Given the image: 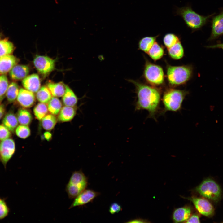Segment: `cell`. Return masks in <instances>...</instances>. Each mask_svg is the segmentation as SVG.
<instances>
[{
    "label": "cell",
    "instance_id": "6da1fadb",
    "mask_svg": "<svg viewBox=\"0 0 223 223\" xmlns=\"http://www.w3.org/2000/svg\"><path fill=\"white\" fill-rule=\"evenodd\" d=\"M135 87L136 100L135 104V111L146 110L148 112V118L156 120V115L160 109L161 94L156 88L143 84L138 81L129 79Z\"/></svg>",
    "mask_w": 223,
    "mask_h": 223
},
{
    "label": "cell",
    "instance_id": "7a4b0ae2",
    "mask_svg": "<svg viewBox=\"0 0 223 223\" xmlns=\"http://www.w3.org/2000/svg\"><path fill=\"white\" fill-rule=\"evenodd\" d=\"M176 14L181 16L188 27L192 32L200 29L215 14L207 16L201 15L195 11L190 5L176 8Z\"/></svg>",
    "mask_w": 223,
    "mask_h": 223
},
{
    "label": "cell",
    "instance_id": "3957f363",
    "mask_svg": "<svg viewBox=\"0 0 223 223\" xmlns=\"http://www.w3.org/2000/svg\"><path fill=\"white\" fill-rule=\"evenodd\" d=\"M187 93L186 91L176 89L167 90L164 92L162 99L164 107L160 114H164L167 111L177 112L180 111Z\"/></svg>",
    "mask_w": 223,
    "mask_h": 223
},
{
    "label": "cell",
    "instance_id": "277c9868",
    "mask_svg": "<svg viewBox=\"0 0 223 223\" xmlns=\"http://www.w3.org/2000/svg\"><path fill=\"white\" fill-rule=\"evenodd\" d=\"M192 72V67L189 65H169L167 70L168 80L169 84L173 86L183 85L190 79Z\"/></svg>",
    "mask_w": 223,
    "mask_h": 223
},
{
    "label": "cell",
    "instance_id": "5b68a950",
    "mask_svg": "<svg viewBox=\"0 0 223 223\" xmlns=\"http://www.w3.org/2000/svg\"><path fill=\"white\" fill-rule=\"evenodd\" d=\"M203 197L215 202L221 199L222 193L219 185L213 180L208 178L204 180L196 189Z\"/></svg>",
    "mask_w": 223,
    "mask_h": 223
},
{
    "label": "cell",
    "instance_id": "8992f818",
    "mask_svg": "<svg viewBox=\"0 0 223 223\" xmlns=\"http://www.w3.org/2000/svg\"><path fill=\"white\" fill-rule=\"evenodd\" d=\"M88 184V179L81 170L73 172L66 190L70 195L77 196L85 189Z\"/></svg>",
    "mask_w": 223,
    "mask_h": 223
},
{
    "label": "cell",
    "instance_id": "52a82bcc",
    "mask_svg": "<svg viewBox=\"0 0 223 223\" xmlns=\"http://www.w3.org/2000/svg\"><path fill=\"white\" fill-rule=\"evenodd\" d=\"M144 76L146 81L154 86L162 84L164 81V74L161 67L146 61L144 71Z\"/></svg>",
    "mask_w": 223,
    "mask_h": 223
},
{
    "label": "cell",
    "instance_id": "ba28073f",
    "mask_svg": "<svg viewBox=\"0 0 223 223\" xmlns=\"http://www.w3.org/2000/svg\"><path fill=\"white\" fill-rule=\"evenodd\" d=\"M55 60L47 56L37 55L34 59L33 64L40 74L45 75L55 68Z\"/></svg>",
    "mask_w": 223,
    "mask_h": 223
},
{
    "label": "cell",
    "instance_id": "9c48e42d",
    "mask_svg": "<svg viewBox=\"0 0 223 223\" xmlns=\"http://www.w3.org/2000/svg\"><path fill=\"white\" fill-rule=\"evenodd\" d=\"M15 151L14 140L10 138L0 142V160L6 168L7 162L12 158Z\"/></svg>",
    "mask_w": 223,
    "mask_h": 223
},
{
    "label": "cell",
    "instance_id": "30bf717a",
    "mask_svg": "<svg viewBox=\"0 0 223 223\" xmlns=\"http://www.w3.org/2000/svg\"><path fill=\"white\" fill-rule=\"evenodd\" d=\"M189 199L192 202L196 209L201 214L208 217H211L214 214V207L207 199L194 197Z\"/></svg>",
    "mask_w": 223,
    "mask_h": 223
},
{
    "label": "cell",
    "instance_id": "8fae6325",
    "mask_svg": "<svg viewBox=\"0 0 223 223\" xmlns=\"http://www.w3.org/2000/svg\"><path fill=\"white\" fill-rule=\"evenodd\" d=\"M100 194L97 192L90 189H85L77 196L70 205L69 208L73 207L85 205L92 202L94 199Z\"/></svg>",
    "mask_w": 223,
    "mask_h": 223
},
{
    "label": "cell",
    "instance_id": "7c38bea8",
    "mask_svg": "<svg viewBox=\"0 0 223 223\" xmlns=\"http://www.w3.org/2000/svg\"><path fill=\"white\" fill-rule=\"evenodd\" d=\"M211 28V32L208 41L214 40L223 35V8L219 14L212 17Z\"/></svg>",
    "mask_w": 223,
    "mask_h": 223
},
{
    "label": "cell",
    "instance_id": "4fadbf2b",
    "mask_svg": "<svg viewBox=\"0 0 223 223\" xmlns=\"http://www.w3.org/2000/svg\"><path fill=\"white\" fill-rule=\"evenodd\" d=\"M18 103L24 108H28L32 106L35 102V96L33 92L26 89L19 90L17 98Z\"/></svg>",
    "mask_w": 223,
    "mask_h": 223
},
{
    "label": "cell",
    "instance_id": "5bb4252c",
    "mask_svg": "<svg viewBox=\"0 0 223 223\" xmlns=\"http://www.w3.org/2000/svg\"><path fill=\"white\" fill-rule=\"evenodd\" d=\"M18 62L17 58L10 54L0 57V74H4L9 72Z\"/></svg>",
    "mask_w": 223,
    "mask_h": 223
},
{
    "label": "cell",
    "instance_id": "9a60e30c",
    "mask_svg": "<svg viewBox=\"0 0 223 223\" xmlns=\"http://www.w3.org/2000/svg\"><path fill=\"white\" fill-rule=\"evenodd\" d=\"M22 83L25 89L33 93L37 92L40 88L39 76L37 74L27 76L23 79Z\"/></svg>",
    "mask_w": 223,
    "mask_h": 223
},
{
    "label": "cell",
    "instance_id": "2e32d148",
    "mask_svg": "<svg viewBox=\"0 0 223 223\" xmlns=\"http://www.w3.org/2000/svg\"><path fill=\"white\" fill-rule=\"evenodd\" d=\"M29 72L28 66L24 65H16L9 71V75L12 79L19 80L26 77Z\"/></svg>",
    "mask_w": 223,
    "mask_h": 223
},
{
    "label": "cell",
    "instance_id": "e0dca14e",
    "mask_svg": "<svg viewBox=\"0 0 223 223\" xmlns=\"http://www.w3.org/2000/svg\"><path fill=\"white\" fill-rule=\"evenodd\" d=\"M191 212V209L188 206L177 208L173 214V220L175 222H185L190 216Z\"/></svg>",
    "mask_w": 223,
    "mask_h": 223
},
{
    "label": "cell",
    "instance_id": "ac0fdd59",
    "mask_svg": "<svg viewBox=\"0 0 223 223\" xmlns=\"http://www.w3.org/2000/svg\"><path fill=\"white\" fill-rule=\"evenodd\" d=\"M76 109L74 107L65 106L61 108L58 117V120L61 122L71 121L76 114Z\"/></svg>",
    "mask_w": 223,
    "mask_h": 223
},
{
    "label": "cell",
    "instance_id": "d6986e66",
    "mask_svg": "<svg viewBox=\"0 0 223 223\" xmlns=\"http://www.w3.org/2000/svg\"><path fill=\"white\" fill-rule=\"evenodd\" d=\"M18 123L16 116L12 112L7 113L2 120V124L13 133L15 131Z\"/></svg>",
    "mask_w": 223,
    "mask_h": 223
},
{
    "label": "cell",
    "instance_id": "ffe728a7",
    "mask_svg": "<svg viewBox=\"0 0 223 223\" xmlns=\"http://www.w3.org/2000/svg\"><path fill=\"white\" fill-rule=\"evenodd\" d=\"M62 101L66 106L74 107L78 102V98L71 89L65 85V90L62 96Z\"/></svg>",
    "mask_w": 223,
    "mask_h": 223
},
{
    "label": "cell",
    "instance_id": "44dd1931",
    "mask_svg": "<svg viewBox=\"0 0 223 223\" xmlns=\"http://www.w3.org/2000/svg\"><path fill=\"white\" fill-rule=\"evenodd\" d=\"M47 86L52 95L55 97H61L65 92V85L62 82L57 83L49 82L47 84Z\"/></svg>",
    "mask_w": 223,
    "mask_h": 223
},
{
    "label": "cell",
    "instance_id": "7402d4cb",
    "mask_svg": "<svg viewBox=\"0 0 223 223\" xmlns=\"http://www.w3.org/2000/svg\"><path fill=\"white\" fill-rule=\"evenodd\" d=\"M159 35L147 36L142 38L139 41V49L147 53L151 48Z\"/></svg>",
    "mask_w": 223,
    "mask_h": 223
},
{
    "label": "cell",
    "instance_id": "603a6c76",
    "mask_svg": "<svg viewBox=\"0 0 223 223\" xmlns=\"http://www.w3.org/2000/svg\"><path fill=\"white\" fill-rule=\"evenodd\" d=\"M16 116L19 123L22 125L28 126L31 123L32 120L31 114L25 108L19 110Z\"/></svg>",
    "mask_w": 223,
    "mask_h": 223
},
{
    "label": "cell",
    "instance_id": "cb8c5ba5",
    "mask_svg": "<svg viewBox=\"0 0 223 223\" xmlns=\"http://www.w3.org/2000/svg\"><path fill=\"white\" fill-rule=\"evenodd\" d=\"M168 49L169 55L173 59H179L183 56L184 49L180 41Z\"/></svg>",
    "mask_w": 223,
    "mask_h": 223
},
{
    "label": "cell",
    "instance_id": "d4e9b609",
    "mask_svg": "<svg viewBox=\"0 0 223 223\" xmlns=\"http://www.w3.org/2000/svg\"><path fill=\"white\" fill-rule=\"evenodd\" d=\"M36 97L40 103L46 104L52 98V95L48 87L44 86L37 92Z\"/></svg>",
    "mask_w": 223,
    "mask_h": 223
},
{
    "label": "cell",
    "instance_id": "484cf974",
    "mask_svg": "<svg viewBox=\"0 0 223 223\" xmlns=\"http://www.w3.org/2000/svg\"><path fill=\"white\" fill-rule=\"evenodd\" d=\"M19 91V86L16 83L12 82L9 85L6 92V96L9 103H12L17 99Z\"/></svg>",
    "mask_w": 223,
    "mask_h": 223
},
{
    "label": "cell",
    "instance_id": "4316f807",
    "mask_svg": "<svg viewBox=\"0 0 223 223\" xmlns=\"http://www.w3.org/2000/svg\"><path fill=\"white\" fill-rule=\"evenodd\" d=\"M164 50L156 42H155L147 54L153 60L160 59L164 55Z\"/></svg>",
    "mask_w": 223,
    "mask_h": 223
},
{
    "label": "cell",
    "instance_id": "83f0119b",
    "mask_svg": "<svg viewBox=\"0 0 223 223\" xmlns=\"http://www.w3.org/2000/svg\"><path fill=\"white\" fill-rule=\"evenodd\" d=\"M47 104L49 112L54 115L58 114L62 107L61 102L56 97H52Z\"/></svg>",
    "mask_w": 223,
    "mask_h": 223
},
{
    "label": "cell",
    "instance_id": "f1b7e54d",
    "mask_svg": "<svg viewBox=\"0 0 223 223\" xmlns=\"http://www.w3.org/2000/svg\"><path fill=\"white\" fill-rule=\"evenodd\" d=\"M42 120V124L43 128L46 130H51L55 125L57 119L56 117L52 114H47Z\"/></svg>",
    "mask_w": 223,
    "mask_h": 223
},
{
    "label": "cell",
    "instance_id": "f546056e",
    "mask_svg": "<svg viewBox=\"0 0 223 223\" xmlns=\"http://www.w3.org/2000/svg\"><path fill=\"white\" fill-rule=\"evenodd\" d=\"M47 106L46 104L40 103H38L33 109V113L36 118L41 120L48 112Z\"/></svg>",
    "mask_w": 223,
    "mask_h": 223
},
{
    "label": "cell",
    "instance_id": "4dcf8cb0",
    "mask_svg": "<svg viewBox=\"0 0 223 223\" xmlns=\"http://www.w3.org/2000/svg\"><path fill=\"white\" fill-rule=\"evenodd\" d=\"M14 49L13 44L10 41L6 39L0 40V57L11 54Z\"/></svg>",
    "mask_w": 223,
    "mask_h": 223
},
{
    "label": "cell",
    "instance_id": "1f68e13d",
    "mask_svg": "<svg viewBox=\"0 0 223 223\" xmlns=\"http://www.w3.org/2000/svg\"><path fill=\"white\" fill-rule=\"evenodd\" d=\"M163 42L165 46L168 49L180 41L178 37L173 33L165 34L163 38Z\"/></svg>",
    "mask_w": 223,
    "mask_h": 223
},
{
    "label": "cell",
    "instance_id": "d6a6232c",
    "mask_svg": "<svg viewBox=\"0 0 223 223\" xmlns=\"http://www.w3.org/2000/svg\"><path fill=\"white\" fill-rule=\"evenodd\" d=\"M15 133L19 137L25 139L30 135V130L27 126L20 125L17 126L15 130Z\"/></svg>",
    "mask_w": 223,
    "mask_h": 223
},
{
    "label": "cell",
    "instance_id": "836d02e7",
    "mask_svg": "<svg viewBox=\"0 0 223 223\" xmlns=\"http://www.w3.org/2000/svg\"><path fill=\"white\" fill-rule=\"evenodd\" d=\"M8 81L6 75L0 76V97L4 96L8 86Z\"/></svg>",
    "mask_w": 223,
    "mask_h": 223
},
{
    "label": "cell",
    "instance_id": "e575fe53",
    "mask_svg": "<svg viewBox=\"0 0 223 223\" xmlns=\"http://www.w3.org/2000/svg\"><path fill=\"white\" fill-rule=\"evenodd\" d=\"M9 208L5 200L0 198V219L5 217L9 212Z\"/></svg>",
    "mask_w": 223,
    "mask_h": 223
},
{
    "label": "cell",
    "instance_id": "d590c367",
    "mask_svg": "<svg viewBox=\"0 0 223 223\" xmlns=\"http://www.w3.org/2000/svg\"><path fill=\"white\" fill-rule=\"evenodd\" d=\"M11 136V132L3 124L0 125V140L9 138Z\"/></svg>",
    "mask_w": 223,
    "mask_h": 223
},
{
    "label": "cell",
    "instance_id": "8d00e7d4",
    "mask_svg": "<svg viewBox=\"0 0 223 223\" xmlns=\"http://www.w3.org/2000/svg\"><path fill=\"white\" fill-rule=\"evenodd\" d=\"M122 210L121 206L117 203H112L109 207V212L112 214L118 213Z\"/></svg>",
    "mask_w": 223,
    "mask_h": 223
},
{
    "label": "cell",
    "instance_id": "74e56055",
    "mask_svg": "<svg viewBox=\"0 0 223 223\" xmlns=\"http://www.w3.org/2000/svg\"><path fill=\"white\" fill-rule=\"evenodd\" d=\"M185 222L187 223H199L200 222L199 216L196 214H194Z\"/></svg>",
    "mask_w": 223,
    "mask_h": 223
},
{
    "label": "cell",
    "instance_id": "f35d334b",
    "mask_svg": "<svg viewBox=\"0 0 223 223\" xmlns=\"http://www.w3.org/2000/svg\"><path fill=\"white\" fill-rule=\"evenodd\" d=\"M206 48L211 49L221 48L223 50V43H219L216 44L206 46Z\"/></svg>",
    "mask_w": 223,
    "mask_h": 223
},
{
    "label": "cell",
    "instance_id": "ab89813d",
    "mask_svg": "<svg viewBox=\"0 0 223 223\" xmlns=\"http://www.w3.org/2000/svg\"><path fill=\"white\" fill-rule=\"evenodd\" d=\"M146 222V220L138 218L129 220L126 222L127 223H144Z\"/></svg>",
    "mask_w": 223,
    "mask_h": 223
},
{
    "label": "cell",
    "instance_id": "60d3db41",
    "mask_svg": "<svg viewBox=\"0 0 223 223\" xmlns=\"http://www.w3.org/2000/svg\"><path fill=\"white\" fill-rule=\"evenodd\" d=\"M5 108L3 104H0V120L4 115L5 112Z\"/></svg>",
    "mask_w": 223,
    "mask_h": 223
},
{
    "label": "cell",
    "instance_id": "b9f144b4",
    "mask_svg": "<svg viewBox=\"0 0 223 223\" xmlns=\"http://www.w3.org/2000/svg\"><path fill=\"white\" fill-rule=\"evenodd\" d=\"M44 136L45 138L47 141H50L52 138V134L49 131L45 132L44 133Z\"/></svg>",
    "mask_w": 223,
    "mask_h": 223
},
{
    "label": "cell",
    "instance_id": "7bdbcfd3",
    "mask_svg": "<svg viewBox=\"0 0 223 223\" xmlns=\"http://www.w3.org/2000/svg\"><path fill=\"white\" fill-rule=\"evenodd\" d=\"M215 108V106L213 105H211L209 107V109L211 111H213Z\"/></svg>",
    "mask_w": 223,
    "mask_h": 223
},
{
    "label": "cell",
    "instance_id": "ee69618b",
    "mask_svg": "<svg viewBox=\"0 0 223 223\" xmlns=\"http://www.w3.org/2000/svg\"><path fill=\"white\" fill-rule=\"evenodd\" d=\"M4 98V96H2V97H0V104L1 102H2V100H3V99Z\"/></svg>",
    "mask_w": 223,
    "mask_h": 223
},
{
    "label": "cell",
    "instance_id": "f6af8a7d",
    "mask_svg": "<svg viewBox=\"0 0 223 223\" xmlns=\"http://www.w3.org/2000/svg\"></svg>",
    "mask_w": 223,
    "mask_h": 223
}]
</instances>
